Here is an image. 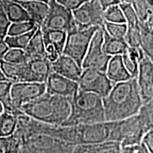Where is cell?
<instances>
[{
    "instance_id": "4316f807",
    "label": "cell",
    "mask_w": 153,
    "mask_h": 153,
    "mask_svg": "<svg viewBox=\"0 0 153 153\" xmlns=\"http://www.w3.org/2000/svg\"><path fill=\"white\" fill-rule=\"evenodd\" d=\"M16 115L4 110L0 114V137L10 136L16 131Z\"/></svg>"
},
{
    "instance_id": "4dcf8cb0",
    "label": "cell",
    "mask_w": 153,
    "mask_h": 153,
    "mask_svg": "<svg viewBox=\"0 0 153 153\" xmlns=\"http://www.w3.org/2000/svg\"><path fill=\"white\" fill-rule=\"evenodd\" d=\"M103 29L106 33L113 38L124 39L127 30L126 23H111L104 22Z\"/></svg>"
},
{
    "instance_id": "ee69618b",
    "label": "cell",
    "mask_w": 153,
    "mask_h": 153,
    "mask_svg": "<svg viewBox=\"0 0 153 153\" xmlns=\"http://www.w3.org/2000/svg\"><path fill=\"white\" fill-rule=\"evenodd\" d=\"M5 80H9V79H7V78L4 76V74H3L2 71H1V68H0V81H5Z\"/></svg>"
},
{
    "instance_id": "f35d334b",
    "label": "cell",
    "mask_w": 153,
    "mask_h": 153,
    "mask_svg": "<svg viewBox=\"0 0 153 153\" xmlns=\"http://www.w3.org/2000/svg\"><path fill=\"white\" fill-rule=\"evenodd\" d=\"M121 153H150L142 143L121 148Z\"/></svg>"
},
{
    "instance_id": "7bdbcfd3",
    "label": "cell",
    "mask_w": 153,
    "mask_h": 153,
    "mask_svg": "<svg viewBox=\"0 0 153 153\" xmlns=\"http://www.w3.org/2000/svg\"><path fill=\"white\" fill-rule=\"evenodd\" d=\"M9 46L6 43L4 39L0 38V60H3V57L9 50Z\"/></svg>"
},
{
    "instance_id": "6da1fadb",
    "label": "cell",
    "mask_w": 153,
    "mask_h": 153,
    "mask_svg": "<svg viewBox=\"0 0 153 153\" xmlns=\"http://www.w3.org/2000/svg\"><path fill=\"white\" fill-rule=\"evenodd\" d=\"M106 121H116L137 114L143 102L136 78L118 82L102 98Z\"/></svg>"
},
{
    "instance_id": "cb8c5ba5",
    "label": "cell",
    "mask_w": 153,
    "mask_h": 153,
    "mask_svg": "<svg viewBox=\"0 0 153 153\" xmlns=\"http://www.w3.org/2000/svg\"><path fill=\"white\" fill-rule=\"evenodd\" d=\"M24 51L29 59L35 57H46L43 36L40 27H38L34 32Z\"/></svg>"
},
{
    "instance_id": "1f68e13d",
    "label": "cell",
    "mask_w": 153,
    "mask_h": 153,
    "mask_svg": "<svg viewBox=\"0 0 153 153\" xmlns=\"http://www.w3.org/2000/svg\"><path fill=\"white\" fill-rule=\"evenodd\" d=\"M119 4L127 26H138L140 20L133 4L131 2H120Z\"/></svg>"
},
{
    "instance_id": "5b68a950",
    "label": "cell",
    "mask_w": 153,
    "mask_h": 153,
    "mask_svg": "<svg viewBox=\"0 0 153 153\" xmlns=\"http://www.w3.org/2000/svg\"><path fill=\"white\" fill-rule=\"evenodd\" d=\"M77 84L78 90L96 94L104 98L116 83L108 79L105 72L85 68L82 69Z\"/></svg>"
},
{
    "instance_id": "836d02e7",
    "label": "cell",
    "mask_w": 153,
    "mask_h": 153,
    "mask_svg": "<svg viewBox=\"0 0 153 153\" xmlns=\"http://www.w3.org/2000/svg\"><path fill=\"white\" fill-rule=\"evenodd\" d=\"M104 18L105 22H107L126 23L123 11L119 4L110 6L104 9Z\"/></svg>"
},
{
    "instance_id": "e575fe53",
    "label": "cell",
    "mask_w": 153,
    "mask_h": 153,
    "mask_svg": "<svg viewBox=\"0 0 153 153\" xmlns=\"http://www.w3.org/2000/svg\"><path fill=\"white\" fill-rule=\"evenodd\" d=\"M29 60L24 50L19 48H9L3 57V60L14 64H23Z\"/></svg>"
},
{
    "instance_id": "484cf974",
    "label": "cell",
    "mask_w": 153,
    "mask_h": 153,
    "mask_svg": "<svg viewBox=\"0 0 153 153\" xmlns=\"http://www.w3.org/2000/svg\"><path fill=\"white\" fill-rule=\"evenodd\" d=\"M140 48L145 54L153 60L152 22H140Z\"/></svg>"
},
{
    "instance_id": "7a4b0ae2",
    "label": "cell",
    "mask_w": 153,
    "mask_h": 153,
    "mask_svg": "<svg viewBox=\"0 0 153 153\" xmlns=\"http://www.w3.org/2000/svg\"><path fill=\"white\" fill-rule=\"evenodd\" d=\"M71 112L62 126H76L106 121L103 100L96 94L78 90L70 98Z\"/></svg>"
},
{
    "instance_id": "603a6c76",
    "label": "cell",
    "mask_w": 153,
    "mask_h": 153,
    "mask_svg": "<svg viewBox=\"0 0 153 153\" xmlns=\"http://www.w3.org/2000/svg\"><path fill=\"white\" fill-rule=\"evenodd\" d=\"M0 68L7 79L12 82H25L26 74V62L23 64H14L0 60Z\"/></svg>"
},
{
    "instance_id": "83f0119b",
    "label": "cell",
    "mask_w": 153,
    "mask_h": 153,
    "mask_svg": "<svg viewBox=\"0 0 153 153\" xmlns=\"http://www.w3.org/2000/svg\"><path fill=\"white\" fill-rule=\"evenodd\" d=\"M12 84L10 80L0 81V103L2 104L4 110L17 115L22 111L15 108L11 103L10 91Z\"/></svg>"
},
{
    "instance_id": "f546056e",
    "label": "cell",
    "mask_w": 153,
    "mask_h": 153,
    "mask_svg": "<svg viewBox=\"0 0 153 153\" xmlns=\"http://www.w3.org/2000/svg\"><path fill=\"white\" fill-rule=\"evenodd\" d=\"M38 27V26L28 33L21 34V35L7 36L4 38L6 43L7 44L9 48H19L24 50L27 46L30 38L32 37Z\"/></svg>"
},
{
    "instance_id": "30bf717a",
    "label": "cell",
    "mask_w": 153,
    "mask_h": 153,
    "mask_svg": "<svg viewBox=\"0 0 153 153\" xmlns=\"http://www.w3.org/2000/svg\"><path fill=\"white\" fill-rule=\"evenodd\" d=\"M111 122L76 125V145L98 144L108 141Z\"/></svg>"
},
{
    "instance_id": "5bb4252c",
    "label": "cell",
    "mask_w": 153,
    "mask_h": 153,
    "mask_svg": "<svg viewBox=\"0 0 153 153\" xmlns=\"http://www.w3.org/2000/svg\"><path fill=\"white\" fill-rule=\"evenodd\" d=\"M46 92L50 95H57L72 98L78 91L77 82L68 79L52 72L45 82Z\"/></svg>"
},
{
    "instance_id": "52a82bcc",
    "label": "cell",
    "mask_w": 153,
    "mask_h": 153,
    "mask_svg": "<svg viewBox=\"0 0 153 153\" xmlns=\"http://www.w3.org/2000/svg\"><path fill=\"white\" fill-rule=\"evenodd\" d=\"M104 30L99 28L96 30L82 63V68H92L105 72L111 56L103 51Z\"/></svg>"
},
{
    "instance_id": "8fae6325",
    "label": "cell",
    "mask_w": 153,
    "mask_h": 153,
    "mask_svg": "<svg viewBox=\"0 0 153 153\" xmlns=\"http://www.w3.org/2000/svg\"><path fill=\"white\" fill-rule=\"evenodd\" d=\"M50 97L51 95L45 92L38 98L22 105L20 111L38 121L56 125Z\"/></svg>"
},
{
    "instance_id": "4fadbf2b",
    "label": "cell",
    "mask_w": 153,
    "mask_h": 153,
    "mask_svg": "<svg viewBox=\"0 0 153 153\" xmlns=\"http://www.w3.org/2000/svg\"><path fill=\"white\" fill-rule=\"evenodd\" d=\"M146 55L139 61L136 79L143 102L153 99V62Z\"/></svg>"
},
{
    "instance_id": "8992f818",
    "label": "cell",
    "mask_w": 153,
    "mask_h": 153,
    "mask_svg": "<svg viewBox=\"0 0 153 153\" xmlns=\"http://www.w3.org/2000/svg\"><path fill=\"white\" fill-rule=\"evenodd\" d=\"M48 6L47 16L41 28L61 30L68 33L77 27L72 11L60 4L55 0H51Z\"/></svg>"
},
{
    "instance_id": "f1b7e54d",
    "label": "cell",
    "mask_w": 153,
    "mask_h": 153,
    "mask_svg": "<svg viewBox=\"0 0 153 153\" xmlns=\"http://www.w3.org/2000/svg\"><path fill=\"white\" fill-rule=\"evenodd\" d=\"M145 131L153 128V99L143 103L137 113Z\"/></svg>"
},
{
    "instance_id": "d590c367",
    "label": "cell",
    "mask_w": 153,
    "mask_h": 153,
    "mask_svg": "<svg viewBox=\"0 0 153 153\" xmlns=\"http://www.w3.org/2000/svg\"><path fill=\"white\" fill-rule=\"evenodd\" d=\"M124 40L128 47H140V25L138 26H127V30Z\"/></svg>"
},
{
    "instance_id": "ffe728a7",
    "label": "cell",
    "mask_w": 153,
    "mask_h": 153,
    "mask_svg": "<svg viewBox=\"0 0 153 153\" xmlns=\"http://www.w3.org/2000/svg\"><path fill=\"white\" fill-rule=\"evenodd\" d=\"M72 153H121L120 143L106 141L98 144L76 145Z\"/></svg>"
},
{
    "instance_id": "8d00e7d4",
    "label": "cell",
    "mask_w": 153,
    "mask_h": 153,
    "mask_svg": "<svg viewBox=\"0 0 153 153\" xmlns=\"http://www.w3.org/2000/svg\"><path fill=\"white\" fill-rule=\"evenodd\" d=\"M10 24V21L9 20L8 17L4 10L1 0H0V38L4 39V38L7 36V31H8Z\"/></svg>"
},
{
    "instance_id": "b9f144b4",
    "label": "cell",
    "mask_w": 153,
    "mask_h": 153,
    "mask_svg": "<svg viewBox=\"0 0 153 153\" xmlns=\"http://www.w3.org/2000/svg\"><path fill=\"white\" fill-rule=\"evenodd\" d=\"M104 9L108 8L110 6L118 4L120 3V0H97Z\"/></svg>"
},
{
    "instance_id": "ba28073f",
    "label": "cell",
    "mask_w": 153,
    "mask_h": 153,
    "mask_svg": "<svg viewBox=\"0 0 153 153\" xmlns=\"http://www.w3.org/2000/svg\"><path fill=\"white\" fill-rule=\"evenodd\" d=\"M104 11L97 0H89L72 11V15L78 28L97 26L103 28L105 22Z\"/></svg>"
},
{
    "instance_id": "bcb514c9",
    "label": "cell",
    "mask_w": 153,
    "mask_h": 153,
    "mask_svg": "<svg viewBox=\"0 0 153 153\" xmlns=\"http://www.w3.org/2000/svg\"><path fill=\"white\" fill-rule=\"evenodd\" d=\"M3 111H4V108H3V106H2V104H1V103H0V114H1V113L3 112Z\"/></svg>"
},
{
    "instance_id": "d6a6232c",
    "label": "cell",
    "mask_w": 153,
    "mask_h": 153,
    "mask_svg": "<svg viewBox=\"0 0 153 153\" xmlns=\"http://www.w3.org/2000/svg\"><path fill=\"white\" fill-rule=\"evenodd\" d=\"M37 26L31 21L11 23L7 31V36H17L28 33Z\"/></svg>"
},
{
    "instance_id": "60d3db41",
    "label": "cell",
    "mask_w": 153,
    "mask_h": 153,
    "mask_svg": "<svg viewBox=\"0 0 153 153\" xmlns=\"http://www.w3.org/2000/svg\"><path fill=\"white\" fill-rule=\"evenodd\" d=\"M11 148V137H0V153H9Z\"/></svg>"
},
{
    "instance_id": "44dd1931",
    "label": "cell",
    "mask_w": 153,
    "mask_h": 153,
    "mask_svg": "<svg viewBox=\"0 0 153 153\" xmlns=\"http://www.w3.org/2000/svg\"><path fill=\"white\" fill-rule=\"evenodd\" d=\"M145 55V53L140 47H128L126 52L121 55L124 66L131 77H137L138 73L139 61L144 57Z\"/></svg>"
},
{
    "instance_id": "9a60e30c",
    "label": "cell",
    "mask_w": 153,
    "mask_h": 153,
    "mask_svg": "<svg viewBox=\"0 0 153 153\" xmlns=\"http://www.w3.org/2000/svg\"><path fill=\"white\" fill-rule=\"evenodd\" d=\"M26 74L25 82L45 83L51 72V62L46 57L30 58L26 62Z\"/></svg>"
},
{
    "instance_id": "3957f363",
    "label": "cell",
    "mask_w": 153,
    "mask_h": 153,
    "mask_svg": "<svg viewBox=\"0 0 153 153\" xmlns=\"http://www.w3.org/2000/svg\"><path fill=\"white\" fill-rule=\"evenodd\" d=\"M145 133L137 114L124 119L111 121L108 141L120 143L121 148L131 146L141 143Z\"/></svg>"
},
{
    "instance_id": "2e32d148",
    "label": "cell",
    "mask_w": 153,
    "mask_h": 153,
    "mask_svg": "<svg viewBox=\"0 0 153 153\" xmlns=\"http://www.w3.org/2000/svg\"><path fill=\"white\" fill-rule=\"evenodd\" d=\"M51 68L53 72L75 82H78L82 71L75 60L64 54L51 62Z\"/></svg>"
},
{
    "instance_id": "74e56055",
    "label": "cell",
    "mask_w": 153,
    "mask_h": 153,
    "mask_svg": "<svg viewBox=\"0 0 153 153\" xmlns=\"http://www.w3.org/2000/svg\"><path fill=\"white\" fill-rule=\"evenodd\" d=\"M57 2L71 11L79 8L80 6L89 0H55Z\"/></svg>"
},
{
    "instance_id": "7c38bea8",
    "label": "cell",
    "mask_w": 153,
    "mask_h": 153,
    "mask_svg": "<svg viewBox=\"0 0 153 153\" xmlns=\"http://www.w3.org/2000/svg\"><path fill=\"white\" fill-rule=\"evenodd\" d=\"M45 45V57L51 62L62 54L65 44L67 32L61 30L41 28Z\"/></svg>"
},
{
    "instance_id": "e0dca14e",
    "label": "cell",
    "mask_w": 153,
    "mask_h": 153,
    "mask_svg": "<svg viewBox=\"0 0 153 153\" xmlns=\"http://www.w3.org/2000/svg\"><path fill=\"white\" fill-rule=\"evenodd\" d=\"M16 1L24 7L29 16L30 20L38 27H41L48 11V3L43 1H38V0Z\"/></svg>"
},
{
    "instance_id": "ac0fdd59",
    "label": "cell",
    "mask_w": 153,
    "mask_h": 153,
    "mask_svg": "<svg viewBox=\"0 0 153 153\" xmlns=\"http://www.w3.org/2000/svg\"><path fill=\"white\" fill-rule=\"evenodd\" d=\"M105 72L108 79L114 83L126 81L132 78L124 66L121 55L111 57Z\"/></svg>"
},
{
    "instance_id": "ab89813d",
    "label": "cell",
    "mask_w": 153,
    "mask_h": 153,
    "mask_svg": "<svg viewBox=\"0 0 153 153\" xmlns=\"http://www.w3.org/2000/svg\"><path fill=\"white\" fill-rule=\"evenodd\" d=\"M141 143L150 153H153V129L148 131L143 135Z\"/></svg>"
},
{
    "instance_id": "f6af8a7d",
    "label": "cell",
    "mask_w": 153,
    "mask_h": 153,
    "mask_svg": "<svg viewBox=\"0 0 153 153\" xmlns=\"http://www.w3.org/2000/svg\"><path fill=\"white\" fill-rule=\"evenodd\" d=\"M16 1H33V0H16ZM38 1H45V2L48 3L51 0H38Z\"/></svg>"
},
{
    "instance_id": "9c48e42d",
    "label": "cell",
    "mask_w": 153,
    "mask_h": 153,
    "mask_svg": "<svg viewBox=\"0 0 153 153\" xmlns=\"http://www.w3.org/2000/svg\"><path fill=\"white\" fill-rule=\"evenodd\" d=\"M46 92L45 83L32 82H13L10 95L12 105L16 109Z\"/></svg>"
},
{
    "instance_id": "7402d4cb",
    "label": "cell",
    "mask_w": 153,
    "mask_h": 153,
    "mask_svg": "<svg viewBox=\"0 0 153 153\" xmlns=\"http://www.w3.org/2000/svg\"><path fill=\"white\" fill-rule=\"evenodd\" d=\"M1 3L11 23L30 21L24 7L15 0H1Z\"/></svg>"
},
{
    "instance_id": "d4e9b609",
    "label": "cell",
    "mask_w": 153,
    "mask_h": 153,
    "mask_svg": "<svg viewBox=\"0 0 153 153\" xmlns=\"http://www.w3.org/2000/svg\"><path fill=\"white\" fill-rule=\"evenodd\" d=\"M102 48L106 54L112 57L114 55H123L128 49V45L124 39L113 38L104 30V41Z\"/></svg>"
},
{
    "instance_id": "277c9868",
    "label": "cell",
    "mask_w": 153,
    "mask_h": 153,
    "mask_svg": "<svg viewBox=\"0 0 153 153\" xmlns=\"http://www.w3.org/2000/svg\"><path fill=\"white\" fill-rule=\"evenodd\" d=\"M99 27L78 28L67 33L62 54L73 59L82 68V63L92 36Z\"/></svg>"
},
{
    "instance_id": "d6986e66",
    "label": "cell",
    "mask_w": 153,
    "mask_h": 153,
    "mask_svg": "<svg viewBox=\"0 0 153 153\" xmlns=\"http://www.w3.org/2000/svg\"><path fill=\"white\" fill-rule=\"evenodd\" d=\"M51 102L56 125H62L68 119L71 112L70 98L57 95H51Z\"/></svg>"
}]
</instances>
